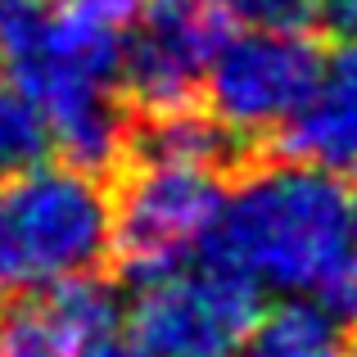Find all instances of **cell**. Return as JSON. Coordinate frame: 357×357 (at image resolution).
Returning a JSON list of instances; mask_svg holds the SVG:
<instances>
[{"label":"cell","mask_w":357,"mask_h":357,"mask_svg":"<svg viewBox=\"0 0 357 357\" xmlns=\"http://www.w3.org/2000/svg\"><path fill=\"white\" fill-rule=\"evenodd\" d=\"M213 240L262 289L317 294L353 244L349 185L312 163L258 154L231 181Z\"/></svg>","instance_id":"6da1fadb"},{"label":"cell","mask_w":357,"mask_h":357,"mask_svg":"<svg viewBox=\"0 0 357 357\" xmlns=\"http://www.w3.org/2000/svg\"><path fill=\"white\" fill-rule=\"evenodd\" d=\"M109 227V185L86 167L41 158L0 176V298L41 294L63 276L100 271Z\"/></svg>","instance_id":"7a4b0ae2"},{"label":"cell","mask_w":357,"mask_h":357,"mask_svg":"<svg viewBox=\"0 0 357 357\" xmlns=\"http://www.w3.org/2000/svg\"><path fill=\"white\" fill-rule=\"evenodd\" d=\"M131 289L127 326L149 357H227L262 312V285L213 236Z\"/></svg>","instance_id":"3957f363"},{"label":"cell","mask_w":357,"mask_h":357,"mask_svg":"<svg viewBox=\"0 0 357 357\" xmlns=\"http://www.w3.org/2000/svg\"><path fill=\"white\" fill-rule=\"evenodd\" d=\"M109 190L114 227H109V258L118 276L140 285L158 271L190 258L213 236L222 204L236 176L195 163H122Z\"/></svg>","instance_id":"277c9868"},{"label":"cell","mask_w":357,"mask_h":357,"mask_svg":"<svg viewBox=\"0 0 357 357\" xmlns=\"http://www.w3.org/2000/svg\"><path fill=\"white\" fill-rule=\"evenodd\" d=\"M326 45L312 27H244L218 45L204 73V105L240 145L271 140L307 100Z\"/></svg>","instance_id":"5b68a950"},{"label":"cell","mask_w":357,"mask_h":357,"mask_svg":"<svg viewBox=\"0 0 357 357\" xmlns=\"http://www.w3.org/2000/svg\"><path fill=\"white\" fill-rule=\"evenodd\" d=\"M227 0H145L122 36L118 86L131 114H167L199 105V86L218 45L231 36Z\"/></svg>","instance_id":"8992f818"},{"label":"cell","mask_w":357,"mask_h":357,"mask_svg":"<svg viewBox=\"0 0 357 357\" xmlns=\"http://www.w3.org/2000/svg\"><path fill=\"white\" fill-rule=\"evenodd\" d=\"M262 154L312 163L321 172H357V36L326 54L298 114L267 140Z\"/></svg>","instance_id":"52a82bcc"},{"label":"cell","mask_w":357,"mask_h":357,"mask_svg":"<svg viewBox=\"0 0 357 357\" xmlns=\"http://www.w3.org/2000/svg\"><path fill=\"white\" fill-rule=\"evenodd\" d=\"M240 357H344V326L307 298H285L253 317V326L236 344Z\"/></svg>","instance_id":"ba28073f"},{"label":"cell","mask_w":357,"mask_h":357,"mask_svg":"<svg viewBox=\"0 0 357 357\" xmlns=\"http://www.w3.org/2000/svg\"><path fill=\"white\" fill-rule=\"evenodd\" d=\"M45 154H50V127L41 109L0 73V176L23 172Z\"/></svg>","instance_id":"9c48e42d"},{"label":"cell","mask_w":357,"mask_h":357,"mask_svg":"<svg viewBox=\"0 0 357 357\" xmlns=\"http://www.w3.org/2000/svg\"><path fill=\"white\" fill-rule=\"evenodd\" d=\"M68 340L36 294L0 298V357H68Z\"/></svg>","instance_id":"30bf717a"},{"label":"cell","mask_w":357,"mask_h":357,"mask_svg":"<svg viewBox=\"0 0 357 357\" xmlns=\"http://www.w3.org/2000/svg\"><path fill=\"white\" fill-rule=\"evenodd\" d=\"M227 9L244 27H312V23H321L317 0H227Z\"/></svg>","instance_id":"8fae6325"},{"label":"cell","mask_w":357,"mask_h":357,"mask_svg":"<svg viewBox=\"0 0 357 357\" xmlns=\"http://www.w3.org/2000/svg\"><path fill=\"white\" fill-rule=\"evenodd\" d=\"M317 294H321V307L340 326H357V240L344 249V258L326 271V280L317 285Z\"/></svg>","instance_id":"7c38bea8"},{"label":"cell","mask_w":357,"mask_h":357,"mask_svg":"<svg viewBox=\"0 0 357 357\" xmlns=\"http://www.w3.org/2000/svg\"><path fill=\"white\" fill-rule=\"evenodd\" d=\"M54 5H59L63 14L82 18V23H96V27H105V32L127 36V27L136 23L145 0H54Z\"/></svg>","instance_id":"4fadbf2b"},{"label":"cell","mask_w":357,"mask_h":357,"mask_svg":"<svg viewBox=\"0 0 357 357\" xmlns=\"http://www.w3.org/2000/svg\"><path fill=\"white\" fill-rule=\"evenodd\" d=\"M68 357H149L145 353V344L136 340L131 331H105V335H91L86 344H77Z\"/></svg>","instance_id":"5bb4252c"},{"label":"cell","mask_w":357,"mask_h":357,"mask_svg":"<svg viewBox=\"0 0 357 357\" xmlns=\"http://www.w3.org/2000/svg\"><path fill=\"white\" fill-rule=\"evenodd\" d=\"M317 14H321V23L340 27V32H357V0H317Z\"/></svg>","instance_id":"9a60e30c"},{"label":"cell","mask_w":357,"mask_h":357,"mask_svg":"<svg viewBox=\"0 0 357 357\" xmlns=\"http://www.w3.org/2000/svg\"><path fill=\"white\" fill-rule=\"evenodd\" d=\"M349 204H353V236H357V185L349 190Z\"/></svg>","instance_id":"2e32d148"},{"label":"cell","mask_w":357,"mask_h":357,"mask_svg":"<svg viewBox=\"0 0 357 357\" xmlns=\"http://www.w3.org/2000/svg\"><path fill=\"white\" fill-rule=\"evenodd\" d=\"M344 357H357V335H353V344H349V353H344Z\"/></svg>","instance_id":"e0dca14e"}]
</instances>
